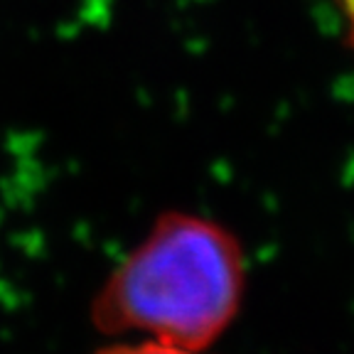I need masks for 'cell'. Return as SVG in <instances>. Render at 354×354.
Here are the masks:
<instances>
[{
  "label": "cell",
  "instance_id": "3957f363",
  "mask_svg": "<svg viewBox=\"0 0 354 354\" xmlns=\"http://www.w3.org/2000/svg\"><path fill=\"white\" fill-rule=\"evenodd\" d=\"M339 6H342L344 15H347L349 30H352V39H354V0H339Z\"/></svg>",
  "mask_w": 354,
  "mask_h": 354
},
{
  "label": "cell",
  "instance_id": "7a4b0ae2",
  "mask_svg": "<svg viewBox=\"0 0 354 354\" xmlns=\"http://www.w3.org/2000/svg\"><path fill=\"white\" fill-rule=\"evenodd\" d=\"M96 354H199V352H189V349L167 347V344H160V342L140 339V342H118V344H111V347L99 349Z\"/></svg>",
  "mask_w": 354,
  "mask_h": 354
},
{
  "label": "cell",
  "instance_id": "6da1fadb",
  "mask_svg": "<svg viewBox=\"0 0 354 354\" xmlns=\"http://www.w3.org/2000/svg\"><path fill=\"white\" fill-rule=\"evenodd\" d=\"M243 254L232 232L194 214H165L99 288L91 320L104 335L202 352L243 298Z\"/></svg>",
  "mask_w": 354,
  "mask_h": 354
}]
</instances>
